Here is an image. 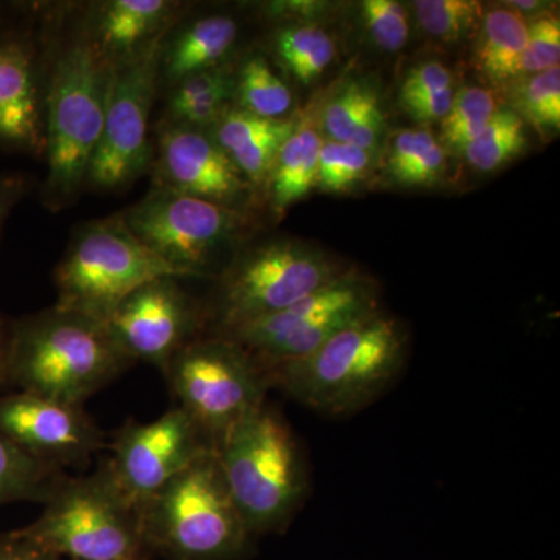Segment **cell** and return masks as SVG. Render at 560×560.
<instances>
[{
  "mask_svg": "<svg viewBox=\"0 0 560 560\" xmlns=\"http://www.w3.org/2000/svg\"><path fill=\"white\" fill-rule=\"evenodd\" d=\"M44 113L47 176L40 200L51 212L69 208L86 189L98 140L110 73L84 35L79 14L44 16Z\"/></svg>",
  "mask_w": 560,
  "mask_h": 560,
  "instance_id": "6da1fadb",
  "label": "cell"
},
{
  "mask_svg": "<svg viewBox=\"0 0 560 560\" xmlns=\"http://www.w3.org/2000/svg\"><path fill=\"white\" fill-rule=\"evenodd\" d=\"M131 364L105 320L54 305L10 324L7 383L24 393L81 407Z\"/></svg>",
  "mask_w": 560,
  "mask_h": 560,
  "instance_id": "7a4b0ae2",
  "label": "cell"
},
{
  "mask_svg": "<svg viewBox=\"0 0 560 560\" xmlns=\"http://www.w3.org/2000/svg\"><path fill=\"white\" fill-rule=\"evenodd\" d=\"M407 335L396 319L372 313L346 327L305 359L268 371L296 401L341 418L370 407L399 377L407 361Z\"/></svg>",
  "mask_w": 560,
  "mask_h": 560,
  "instance_id": "3957f363",
  "label": "cell"
},
{
  "mask_svg": "<svg viewBox=\"0 0 560 560\" xmlns=\"http://www.w3.org/2000/svg\"><path fill=\"white\" fill-rule=\"evenodd\" d=\"M221 474L250 536L289 525L307 493L300 445L267 404L235 422L213 445Z\"/></svg>",
  "mask_w": 560,
  "mask_h": 560,
  "instance_id": "277c9868",
  "label": "cell"
},
{
  "mask_svg": "<svg viewBox=\"0 0 560 560\" xmlns=\"http://www.w3.org/2000/svg\"><path fill=\"white\" fill-rule=\"evenodd\" d=\"M147 551L167 560H234L249 530L232 500L213 448L138 506Z\"/></svg>",
  "mask_w": 560,
  "mask_h": 560,
  "instance_id": "5b68a950",
  "label": "cell"
},
{
  "mask_svg": "<svg viewBox=\"0 0 560 560\" xmlns=\"http://www.w3.org/2000/svg\"><path fill=\"white\" fill-rule=\"evenodd\" d=\"M69 560H149L138 506L117 485L108 460L88 477H62L32 525L14 530Z\"/></svg>",
  "mask_w": 560,
  "mask_h": 560,
  "instance_id": "8992f818",
  "label": "cell"
},
{
  "mask_svg": "<svg viewBox=\"0 0 560 560\" xmlns=\"http://www.w3.org/2000/svg\"><path fill=\"white\" fill-rule=\"evenodd\" d=\"M184 279L136 237L119 213L73 232L55 270L57 307L106 320L128 294L158 278Z\"/></svg>",
  "mask_w": 560,
  "mask_h": 560,
  "instance_id": "52a82bcc",
  "label": "cell"
},
{
  "mask_svg": "<svg viewBox=\"0 0 560 560\" xmlns=\"http://www.w3.org/2000/svg\"><path fill=\"white\" fill-rule=\"evenodd\" d=\"M180 410L217 444L243 416L265 404L268 371L237 342L221 335L197 337L162 370Z\"/></svg>",
  "mask_w": 560,
  "mask_h": 560,
  "instance_id": "ba28073f",
  "label": "cell"
},
{
  "mask_svg": "<svg viewBox=\"0 0 560 560\" xmlns=\"http://www.w3.org/2000/svg\"><path fill=\"white\" fill-rule=\"evenodd\" d=\"M341 276L326 257L300 243H264L224 271L213 334L283 311Z\"/></svg>",
  "mask_w": 560,
  "mask_h": 560,
  "instance_id": "9c48e42d",
  "label": "cell"
},
{
  "mask_svg": "<svg viewBox=\"0 0 560 560\" xmlns=\"http://www.w3.org/2000/svg\"><path fill=\"white\" fill-rule=\"evenodd\" d=\"M377 312L368 280L341 276L283 311L217 335L230 338L270 371L305 359L346 327Z\"/></svg>",
  "mask_w": 560,
  "mask_h": 560,
  "instance_id": "30bf717a",
  "label": "cell"
},
{
  "mask_svg": "<svg viewBox=\"0 0 560 560\" xmlns=\"http://www.w3.org/2000/svg\"><path fill=\"white\" fill-rule=\"evenodd\" d=\"M119 215L147 248L184 278L205 276L243 224L241 210L158 187Z\"/></svg>",
  "mask_w": 560,
  "mask_h": 560,
  "instance_id": "8fae6325",
  "label": "cell"
},
{
  "mask_svg": "<svg viewBox=\"0 0 560 560\" xmlns=\"http://www.w3.org/2000/svg\"><path fill=\"white\" fill-rule=\"evenodd\" d=\"M158 50L113 69L101 140L92 156L86 189L121 191L150 172L154 143L150 117L158 92Z\"/></svg>",
  "mask_w": 560,
  "mask_h": 560,
  "instance_id": "7c38bea8",
  "label": "cell"
},
{
  "mask_svg": "<svg viewBox=\"0 0 560 560\" xmlns=\"http://www.w3.org/2000/svg\"><path fill=\"white\" fill-rule=\"evenodd\" d=\"M179 278H158L128 294L105 320L117 348L131 363L164 370L183 346L200 337L205 315Z\"/></svg>",
  "mask_w": 560,
  "mask_h": 560,
  "instance_id": "4fadbf2b",
  "label": "cell"
},
{
  "mask_svg": "<svg viewBox=\"0 0 560 560\" xmlns=\"http://www.w3.org/2000/svg\"><path fill=\"white\" fill-rule=\"evenodd\" d=\"M109 469L136 504L153 497L212 445L179 407L150 423H125L110 442Z\"/></svg>",
  "mask_w": 560,
  "mask_h": 560,
  "instance_id": "5bb4252c",
  "label": "cell"
},
{
  "mask_svg": "<svg viewBox=\"0 0 560 560\" xmlns=\"http://www.w3.org/2000/svg\"><path fill=\"white\" fill-rule=\"evenodd\" d=\"M151 187L238 210L250 184L208 130L162 120L156 127Z\"/></svg>",
  "mask_w": 560,
  "mask_h": 560,
  "instance_id": "9a60e30c",
  "label": "cell"
},
{
  "mask_svg": "<svg viewBox=\"0 0 560 560\" xmlns=\"http://www.w3.org/2000/svg\"><path fill=\"white\" fill-rule=\"evenodd\" d=\"M0 434L51 467H80L105 447V434L81 407L21 393L0 396Z\"/></svg>",
  "mask_w": 560,
  "mask_h": 560,
  "instance_id": "2e32d148",
  "label": "cell"
},
{
  "mask_svg": "<svg viewBox=\"0 0 560 560\" xmlns=\"http://www.w3.org/2000/svg\"><path fill=\"white\" fill-rule=\"evenodd\" d=\"M0 150L46 154L43 43L24 25L0 27Z\"/></svg>",
  "mask_w": 560,
  "mask_h": 560,
  "instance_id": "e0dca14e",
  "label": "cell"
},
{
  "mask_svg": "<svg viewBox=\"0 0 560 560\" xmlns=\"http://www.w3.org/2000/svg\"><path fill=\"white\" fill-rule=\"evenodd\" d=\"M184 10L176 0H102L80 9L79 18L106 65L119 69L156 49Z\"/></svg>",
  "mask_w": 560,
  "mask_h": 560,
  "instance_id": "ac0fdd59",
  "label": "cell"
},
{
  "mask_svg": "<svg viewBox=\"0 0 560 560\" xmlns=\"http://www.w3.org/2000/svg\"><path fill=\"white\" fill-rule=\"evenodd\" d=\"M238 38L237 21L228 14L183 18L161 40L158 50V92H167L180 81L224 68Z\"/></svg>",
  "mask_w": 560,
  "mask_h": 560,
  "instance_id": "d6986e66",
  "label": "cell"
},
{
  "mask_svg": "<svg viewBox=\"0 0 560 560\" xmlns=\"http://www.w3.org/2000/svg\"><path fill=\"white\" fill-rule=\"evenodd\" d=\"M293 120L264 119L241 108H230L208 132L253 186L267 184L272 164L291 132Z\"/></svg>",
  "mask_w": 560,
  "mask_h": 560,
  "instance_id": "ffe728a7",
  "label": "cell"
},
{
  "mask_svg": "<svg viewBox=\"0 0 560 560\" xmlns=\"http://www.w3.org/2000/svg\"><path fill=\"white\" fill-rule=\"evenodd\" d=\"M165 94L167 103L162 120L209 130L228 109L232 108L231 101L235 98V75L224 66L183 80Z\"/></svg>",
  "mask_w": 560,
  "mask_h": 560,
  "instance_id": "44dd1931",
  "label": "cell"
},
{
  "mask_svg": "<svg viewBox=\"0 0 560 560\" xmlns=\"http://www.w3.org/2000/svg\"><path fill=\"white\" fill-rule=\"evenodd\" d=\"M320 147L318 132L305 124L296 125L280 147L267 180L276 213L285 212L318 184Z\"/></svg>",
  "mask_w": 560,
  "mask_h": 560,
  "instance_id": "7402d4cb",
  "label": "cell"
},
{
  "mask_svg": "<svg viewBox=\"0 0 560 560\" xmlns=\"http://www.w3.org/2000/svg\"><path fill=\"white\" fill-rule=\"evenodd\" d=\"M324 128L334 142L372 151L385 125L377 95L364 84H346L324 109Z\"/></svg>",
  "mask_w": 560,
  "mask_h": 560,
  "instance_id": "603a6c76",
  "label": "cell"
},
{
  "mask_svg": "<svg viewBox=\"0 0 560 560\" xmlns=\"http://www.w3.org/2000/svg\"><path fill=\"white\" fill-rule=\"evenodd\" d=\"M526 44L528 25L521 14L508 9L489 11L482 24L478 68L497 83L515 79Z\"/></svg>",
  "mask_w": 560,
  "mask_h": 560,
  "instance_id": "cb8c5ba5",
  "label": "cell"
},
{
  "mask_svg": "<svg viewBox=\"0 0 560 560\" xmlns=\"http://www.w3.org/2000/svg\"><path fill=\"white\" fill-rule=\"evenodd\" d=\"M62 477V470L33 458L0 434V504L22 500L44 503Z\"/></svg>",
  "mask_w": 560,
  "mask_h": 560,
  "instance_id": "d4e9b609",
  "label": "cell"
},
{
  "mask_svg": "<svg viewBox=\"0 0 560 560\" xmlns=\"http://www.w3.org/2000/svg\"><path fill=\"white\" fill-rule=\"evenodd\" d=\"M275 50L283 68L301 83L323 75L335 58V43L329 33L311 24H289L275 36Z\"/></svg>",
  "mask_w": 560,
  "mask_h": 560,
  "instance_id": "484cf974",
  "label": "cell"
},
{
  "mask_svg": "<svg viewBox=\"0 0 560 560\" xmlns=\"http://www.w3.org/2000/svg\"><path fill=\"white\" fill-rule=\"evenodd\" d=\"M235 98L246 113L280 120L291 109L290 88L261 55H250L235 75Z\"/></svg>",
  "mask_w": 560,
  "mask_h": 560,
  "instance_id": "4316f807",
  "label": "cell"
},
{
  "mask_svg": "<svg viewBox=\"0 0 560 560\" xmlns=\"http://www.w3.org/2000/svg\"><path fill=\"white\" fill-rule=\"evenodd\" d=\"M526 147L525 124L512 110H497L477 139L463 150L471 167L492 172L522 153Z\"/></svg>",
  "mask_w": 560,
  "mask_h": 560,
  "instance_id": "83f0119b",
  "label": "cell"
},
{
  "mask_svg": "<svg viewBox=\"0 0 560 560\" xmlns=\"http://www.w3.org/2000/svg\"><path fill=\"white\" fill-rule=\"evenodd\" d=\"M497 113L495 95L485 88L467 86L456 92L452 108L442 120L444 142L463 151L480 136Z\"/></svg>",
  "mask_w": 560,
  "mask_h": 560,
  "instance_id": "f1b7e54d",
  "label": "cell"
},
{
  "mask_svg": "<svg viewBox=\"0 0 560 560\" xmlns=\"http://www.w3.org/2000/svg\"><path fill=\"white\" fill-rule=\"evenodd\" d=\"M415 10L423 31L447 43L466 38L481 18V3L474 0H419Z\"/></svg>",
  "mask_w": 560,
  "mask_h": 560,
  "instance_id": "f546056e",
  "label": "cell"
},
{
  "mask_svg": "<svg viewBox=\"0 0 560 560\" xmlns=\"http://www.w3.org/2000/svg\"><path fill=\"white\" fill-rule=\"evenodd\" d=\"M515 108L521 119H526L539 130L558 131L560 128V69L529 75L515 90Z\"/></svg>",
  "mask_w": 560,
  "mask_h": 560,
  "instance_id": "4dcf8cb0",
  "label": "cell"
},
{
  "mask_svg": "<svg viewBox=\"0 0 560 560\" xmlns=\"http://www.w3.org/2000/svg\"><path fill=\"white\" fill-rule=\"evenodd\" d=\"M372 151L350 143L326 142L320 147L318 184L327 191H345L370 171Z\"/></svg>",
  "mask_w": 560,
  "mask_h": 560,
  "instance_id": "1f68e13d",
  "label": "cell"
},
{
  "mask_svg": "<svg viewBox=\"0 0 560 560\" xmlns=\"http://www.w3.org/2000/svg\"><path fill=\"white\" fill-rule=\"evenodd\" d=\"M559 60L560 22L555 16H541L528 27V44L518 65V77L558 68Z\"/></svg>",
  "mask_w": 560,
  "mask_h": 560,
  "instance_id": "d6a6232c",
  "label": "cell"
},
{
  "mask_svg": "<svg viewBox=\"0 0 560 560\" xmlns=\"http://www.w3.org/2000/svg\"><path fill=\"white\" fill-rule=\"evenodd\" d=\"M361 10L372 39L378 47L397 51L407 44L410 24L407 13L399 3L393 0H366Z\"/></svg>",
  "mask_w": 560,
  "mask_h": 560,
  "instance_id": "836d02e7",
  "label": "cell"
},
{
  "mask_svg": "<svg viewBox=\"0 0 560 560\" xmlns=\"http://www.w3.org/2000/svg\"><path fill=\"white\" fill-rule=\"evenodd\" d=\"M438 140L425 130H404L394 139L388 158V171L399 183L412 165L416 164L436 143Z\"/></svg>",
  "mask_w": 560,
  "mask_h": 560,
  "instance_id": "e575fe53",
  "label": "cell"
},
{
  "mask_svg": "<svg viewBox=\"0 0 560 560\" xmlns=\"http://www.w3.org/2000/svg\"><path fill=\"white\" fill-rule=\"evenodd\" d=\"M452 86L451 70L436 61H427L419 65L405 77L400 88V101L420 95L436 94Z\"/></svg>",
  "mask_w": 560,
  "mask_h": 560,
  "instance_id": "d590c367",
  "label": "cell"
},
{
  "mask_svg": "<svg viewBox=\"0 0 560 560\" xmlns=\"http://www.w3.org/2000/svg\"><path fill=\"white\" fill-rule=\"evenodd\" d=\"M453 97H455V92H453V88H448V90L436 92V94L405 98V101H400V105L412 119L429 124V121L445 119L452 108Z\"/></svg>",
  "mask_w": 560,
  "mask_h": 560,
  "instance_id": "8d00e7d4",
  "label": "cell"
},
{
  "mask_svg": "<svg viewBox=\"0 0 560 560\" xmlns=\"http://www.w3.org/2000/svg\"><path fill=\"white\" fill-rule=\"evenodd\" d=\"M445 162H447V156H445L444 147L436 142L412 165L410 171L401 176L399 183L404 186H429L440 179L442 172L445 171Z\"/></svg>",
  "mask_w": 560,
  "mask_h": 560,
  "instance_id": "74e56055",
  "label": "cell"
},
{
  "mask_svg": "<svg viewBox=\"0 0 560 560\" xmlns=\"http://www.w3.org/2000/svg\"><path fill=\"white\" fill-rule=\"evenodd\" d=\"M33 184L32 176L25 173L0 175V234L14 208L31 194Z\"/></svg>",
  "mask_w": 560,
  "mask_h": 560,
  "instance_id": "f35d334b",
  "label": "cell"
},
{
  "mask_svg": "<svg viewBox=\"0 0 560 560\" xmlns=\"http://www.w3.org/2000/svg\"><path fill=\"white\" fill-rule=\"evenodd\" d=\"M0 560H62L22 539L14 530L0 536Z\"/></svg>",
  "mask_w": 560,
  "mask_h": 560,
  "instance_id": "ab89813d",
  "label": "cell"
},
{
  "mask_svg": "<svg viewBox=\"0 0 560 560\" xmlns=\"http://www.w3.org/2000/svg\"><path fill=\"white\" fill-rule=\"evenodd\" d=\"M10 326L0 316V385L7 383V360H9Z\"/></svg>",
  "mask_w": 560,
  "mask_h": 560,
  "instance_id": "60d3db41",
  "label": "cell"
},
{
  "mask_svg": "<svg viewBox=\"0 0 560 560\" xmlns=\"http://www.w3.org/2000/svg\"><path fill=\"white\" fill-rule=\"evenodd\" d=\"M22 10V7H14L11 3L0 2V27L2 25L9 24L11 21V14L16 13V11Z\"/></svg>",
  "mask_w": 560,
  "mask_h": 560,
  "instance_id": "b9f144b4",
  "label": "cell"
},
{
  "mask_svg": "<svg viewBox=\"0 0 560 560\" xmlns=\"http://www.w3.org/2000/svg\"><path fill=\"white\" fill-rule=\"evenodd\" d=\"M510 5H514L517 10H534L539 9L540 2H510Z\"/></svg>",
  "mask_w": 560,
  "mask_h": 560,
  "instance_id": "7bdbcfd3",
  "label": "cell"
}]
</instances>
